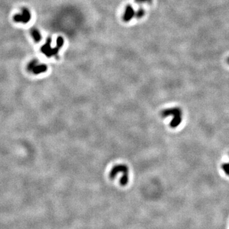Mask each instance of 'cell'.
<instances>
[{
  "instance_id": "cell-1",
  "label": "cell",
  "mask_w": 229,
  "mask_h": 229,
  "mask_svg": "<svg viewBox=\"0 0 229 229\" xmlns=\"http://www.w3.org/2000/svg\"><path fill=\"white\" fill-rule=\"evenodd\" d=\"M160 114L162 118L171 117L170 126L173 129L176 128L181 124L183 120V112L182 109L178 106L164 109L160 112Z\"/></svg>"
},
{
  "instance_id": "cell-2",
  "label": "cell",
  "mask_w": 229,
  "mask_h": 229,
  "mask_svg": "<svg viewBox=\"0 0 229 229\" xmlns=\"http://www.w3.org/2000/svg\"><path fill=\"white\" fill-rule=\"evenodd\" d=\"M119 175H121L119 180L120 185L122 187L126 186L129 180V169L128 166L123 164L113 166L110 171L109 178L112 179H114Z\"/></svg>"
},
{
  "instance_id": "cell-3",
  "label": "cell",
  "mask_w": 229,
  "mask_h": 229,
  "mask_svg": "<svg viewBox=\"0 0 229 229\" xmlns=\"http://www.w3.org/2000/svg\"><path fill=\"white\" fill-rule=\"evenodd\" d=\"M52 40L50 37L47 38L46 42L45 43V44H43L40 48L41 52L47 57L58 56V53L59 52V50L61 49L57 45L55 47H52Z\"/></svg>"
},
{
  "instance_id": "cell-4",
  "label": "cell",
  "mask_w": 229,
  "mask_h": 229,
  "mask_svg": "<svg viewBox=\"0 0 229 229\" xmlns=\"http://www.w3.org/2000/svg\"><path fill=\"white\" fill-rule=\"evenodd\" d=\"M32 18L31 12L26 7L22 8L20 12L13 17V20L17 23L28 24Z\"/></svg>"
},
{
  "instance_id": "cell-5",
  "label": "cell",
  "mask_w": 229,
  "mask_h": 229,
  "mask_svg": "<svg viewBox=\"0 0 229 229\" xmlns=\"http://www.w3.org/2000/svg\"><path fill=\"white\" fill-rule=\"evenodd\" d=\"M28 71L34 74H39L45 73L47 69V65L43 63H39L36 59L31 60L28 64Z\"/></svg>"
},
{
  "instance_id": "cell-6",
  "label": "cell",
  "mask_w": 229,
  "mask_h": 229,
  "mask_svg": "<svg viewBox=\"0 0 229 229\" xmlns=\"http://www.w3.org/2000/svg\"><path fill=\"white\" fill-rule=\"evenodd\" d=\"M134 16H135V10L134 9L133 7L131 5H127L125 8L124 14H123V16H122L123 20H124L125 23H129V22H130L134 18Z\"/></svg>"
},
{
  "instance_id": "cell-7",
  "label": "cell",
  "mask_w": 229,
  "mask_h": 229,
  "mask_svg": "<svg viewBox=\"0 0 229 229\" xmlns=\"http://www.w3.org/2000/svg\"><path fill=\"white\" fill-rule=\"evenodd\" d=\"M30 34L34 42L39 43L42 40V35L39 30L36 28H33L30 29Z\"/></svg>"
},
{
  "instance_id": "cell-8",
  "label": "cell",
  "mask_w": 229,
  "mask_h": 229,
  "mask_svg": "<svg viewBox=\"0 0 229 229\" xmlns=\"http://www.w3.org/2000/svg\"><path fill=\"white\" fill-rule=\"evenodd\" d=\"M145 15V10L143 8L141 7L137 11H135V16L136 19H141Z\"/></svg>"
},
{
  "instance_id": "cell-9",
  "label": "cell",
  "mask_w": 229,
  "mask_h": 229,
  "mask_svg": "<svg viewBox=\"0 0 229 229\" xmlns=\"http://www.w3.org/2000/svg\"><path fill=\"white\" fill-rule=\"evenodd\" d=\"M222 169L226 174L229 176V162L225 163L222 165Z\"/></svg>"
},
{
  "instance_id": "cell-10",
  "label": "cell",
  "mask_w": 229,
  "mask_h": 229,
  "mask_svg": "<svg viewBox=\"0 0 229 229\" xmlns=\"http://www.w3.org/2000/svg\"><path fill=\"white\" fill-rule=\"evenodd\" d=\"M152 0H135L136 3H151Z\"/></svg>"
},
{
  "instance_id": "cell-11",
  "label": "cell",
  "mask_w": 229,
  "mask_h": 229,
  "mask_svg": "<svg viewBox=\"0 0 229 229\" xmlns=\"http://www.w3.org/2000/svg\"><path fill=\"white\" fill-rule=\"evenodd\" d=\"M228 63H229V59H228Z\"/></svg>"
}]
</instances>
